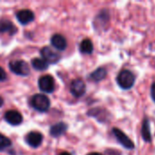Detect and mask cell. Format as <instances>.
<instances>
[{"label":"cell","instance_id":"6da1fadb","mask_svg":"<svg viewBox=\"0 0 155 155\" xmlns=\"http://www.w3.org/2000/svg\"><path fill=\"white\" fill-rule=\"evenodd\" d=\"M117 84L118 85L124 90L131 89L135 82V77L134 74L129 70H123L117 75Z\"/></svg>","mask_w":155,"mask_h":155},{"label":"cell","instance_id":"7a4b0ae2","mask_svg":"<svg viewBox=\"0 0 155 155\" xmlns=\"http://www.w3.org/2000/svg\"><path fill=\"white\" fill-rule=\"evenodd\" d=\"M32 106L39 112H46L50 107V100L45 94H35L31 99Z\"/></svg>","mask_w":155,"mask_h":155},{"label":"cell","instance_id":"3957f363","mask_svg":"<svg viewBox=\"0 0 155 155\" xmlns=\"http://www.w3.org/2000/svg\"><path fill=\"white\" fill-rule=\"evenodd\" d=\"M9 68L14 74L17 75L25 76V75H28L30 73V68H29L28 64L23 60L11 61L9 63Z\"/></svg>","mask_w":155,"mask_h":155},{"label":"cell","instance_id":"277c9868","mask_svg":"<svg viewBox=\"0 0 155 155\" xmlns=\"http://www.w3.org/2000/svg\"><path fill=\"white\" fill-rule=\"evenodd\" d=\"M38 85L41 91L46 94H51L54 90V78L49 75H43L38 80Z\"/></svg>","mask_w":155,"mask_h":155},{"label":"cell","instance_id":"5b68a950","mask_svg":"<svg viewBox=\"0 0 155 155\" xmlns=\"http://www.w3.org/2000/svg\"><path fill=\"white\" fill-rule=\"evenodd\" d=\"M113 134H114L115 138L117 139V141L125 148L128 150H133L134 149V142L120 129L118 128H114L113 129Z\"/></svg>","mask_w":155,"mask_h":155},{"label":"cell","instance_id":"8992f818","mask_svg":"<svg viewBox=\"0 0 155 155\" xmlns=\"http://www.w3.org/2000/svg\"><path fill=\"white\" fill-rule=\"evenodd\" d=\"M41 55L48 64H55L60 60V54L49 46H45L41 49Z\"/></svg>","mask_w":155,"mask_h":155},{"label":"cell","instance_id":"52a82bcc","mask_svg":"<svg viewBox=\"0 0 155 155\" xmlns=\"http://www.w3.org/2000/svg\"><path fill=\"white\" fill-rule=\"evenodd\" d=\"M86 90L85 84L81 79H75L71 83L70 91L72 94H74L75 97H81L84 94Z\"/></svg>","mask_w":155,"mask_h":155},{"label":"cell","instance_id":"ba28073f","mask_svg":"<svg viewBox=\"0 0 155 155\" xmlns=\"http://www.w3.org/2000/svg\"><path fill=\"white\" fill-rule=\"evenodd\" d=\"M5 120L11 125H19L23 122V116L19 112L10 110L5 114Z\"/></svg>","mask_w":155,"mask_h":155},{"label":"cell","instance_id":"9c48e42d","mask_svg":"<svg viewBox=\"0 0 155 155\" xmlns=\"http://www.w3.org/2000/svg\"><path fill=\"white\" fill-rule=\"evenodd\" d=\"M25 141L28 145L33 148H36L41 145L43 142V135L39 132H31L26 135Z\"/></svg>","mask_w":155,"mask_h":155},{"label":"cell","instance_id":"30bf717a","mask_svg":"<svg viewBox=\"0 0 155 155\" xmlns=\"http://www.w3.org/2000/svg\"><path fill=\"white\" fill-rule=\"evenodd\" d=\"M16 18L22 25H27L35 19L34 13L29 9H23L17 12Z\"/></svg>","mask_w":155,"mask_h":155},{"label":"cell","instance_id":"8fae6325","mask_svg":"<svg viewBox=\"0 0 155 155\" xmlns=\"http://www.w3.org/2000/svg\"><path fill=\"white\" fill-rule=\"evenodd\" d=\"M51 44L58 51H64L66 48V46H67L66 39L62 35H59V34L54 35L52 36V38H51Z\"/></svg>","mask_w":155,"mask_h":155},{"label":"cell","instance_id":"7c38bea8","mask_svg":"<svg viewBox=\"0 0 155 155\" xmlns=\"http://www.w3.org/2000/svg\"><path fill=\"white\" fill-rule=\"evenodd\" d=\"M67 130V125L64 123H57L50 128V134L53 137H59Z\"/></svg>","mask_w":155,"mask_h":155},{"label":"cell","instance_id":"4fadbf2b","mask_svg":"<svg viewBox=\"0 0 155 155\" xmlns=\"http://www.w3.org/2000/svg\"><path fill=\"white\" fill-rule=\"evenodd\" d=\"M106 75H107V71H106V69L104 68V67H100V68L96 69L95 71H94V72L90 74L89 78H90L92 81L100 82V81H102L103 79H104V78L106 77Z\"/></svg>","mask_w":155,"mask_h":155},{"label":"cell","instance_id":"5bb4252c","mask_svg":"<svg viewBox=\"0 0 155 155\" xmlns=\"http://www.w3.org/2000/svg\"><path fill=\"white\" fill-rule=\"evenodd\" d=\"M141 133H142V136L145 142L150 143L152 141V135H151V131H150V123L147 118H145L143 122Z\"/></svg>","mask_w":155,"mask_h":155},{"label":"cell","instance_id":"9a60e30c","mask_svg":"<svg viewBox=\"0 0 155 155\" xmlns=\"http://www.w3.org/2000/svg\"><path fill=\"white\" fill-rule=\"evenodd\" d=\"M16 31L15 26L12 24L11 21L8 20H3L0 22V33H9V34H14Z\"/></svg>","mask_w":155,"mask_h":155},{"label":"cell","instance_id":"2e32d148","mask_svg":"<svg viewBox=\"0 0 155 155\" xmlns=\"http://www.w3.org/2000/svg\"><path fill=\"white\" fill-rule=\"evenodd\" d=\"M32 65L35 70L44 71L48 68L49 64L46 61H45L43 58H34L32 60Z\"/></svg>","mask_w":155,"mask_h":155},{"label":"cell","instance_id":"e0dca14e","mask_svg":"<svg viewBox=\"0 0 155 155\" xmlns=\"http://www.w3.org/2000/svg\"><path fill=\"white\" fill-rule=\"evenodd\" d=\"M80 50L83 54H92L94 51V45L90 39H84L80 44Z\"/></svg>","mask_w":155,"mask_h":155},{"label":"cell","instance_id":"ac0fdd59","mask_svg":"<svg viewBox=\"0 0 155 155\" xmlns=\"http://www.w3.org/2000/svg\"><path fill=\"white\" fill-rule=\"evenodd\" d=\"M11 146V141L5 135L0 134V151H4Z\"/></svg>","mask_w":155,"mask_h":155},{"label":"cell","instance_id":"d6986e66","mask_svg":"<svg viewBox=\"0 0 155 155\" xmlns=\"http://www.w3.org/2000/svg\"><path fill=\"white\" fill-rule=\"evenodd\" d=\"M6 79V74L5 72V70L0 67V82H3Z\"/></svg>","mask_w":155,"mask_h":155},{"label":"cell","instance_id":"ffe728a7","mask_svg":"<svg viewBox=\"0 0 155 155\" xmlns=\"http://www.w3.org/2000/svg\"><path fill=\"white\" fill-rule=\"evenodd\" d=\"M151 95H152V98H153V100L154 101L155 103V83H153V84L152 85V88H151Z\"/></svg>","mask_w":155,"mask_h":155},{"label":"cell","instance_id":"44dd1931","mask_svg":"<svg viewBox=\"0 0 155 155\" xmlns=\"http://www.w3.org/2000/svg\"><path fill=\"white\" fill-rule=\"evenodd\" d=\"M88 155H103L102 153H89Z\"/></svg>","mask_w":155,"mask_h":155},{"label":"cell","instance_id":"7402d4cb","mask_svg":"<svg viewBox=\"0 0 155 155\" xmlns=\"http://www.w3.org/2000/svg\"><path fill=\"white\" fill-rule=\"evenodd\" d=\"M3 104H4V100H3V98H2V97H0V107L3 105Z\"/></svg>","mask_w":155,"mask_h":155},{"label":"cell","instance_id":"603a6c76","mask_svg":"<svg viewBox=\"0 0 155 155\" xmlns=\"http://www.w3.org/2000/svg\"><path fill=\"white\" fill-rule=\"evenodd\" d=\"M60 155H71L69 153H66V152H64V153H62Z\"/></svg>","mask_w":155,"mask_h":155}]
</instances>
